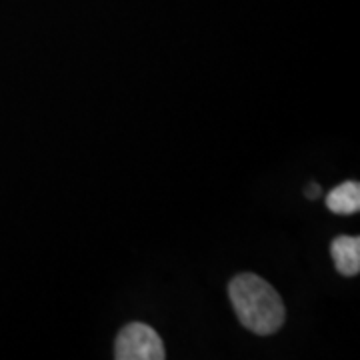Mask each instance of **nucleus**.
Masks as SVG:
<instances>
[{"instance_id": "f257e3e1", "label": "nucleus", "mask_w": 360, "mask_h": 360, "mask_svg": "<svg viewBox=\"0 0 360 360\" xmlns=\"http://www.w3.org/2000/svg\"><path fill=\"white\" fill-rule=\"evenodd\" d=\"M231 302L240 324L258 336L274 335L286 319L281 295L264 278L243 272L229 286Z\"/></svg>"}, {"instance_id": "7ed1b4c3", "label": "nucleus", "mask_w": 360, "mask_h": 360, "mask_svg": "<svg viewBox=\"0 0 360 360\" xmlns=\"http://www.w3.org/2000/svg\"><path fill=\"white\" fill-rule=\"evenodd\" d=\"M336 270L342 276H356L360 270V238L359 236H338L330 246Z\"/></svg>"}, {"instance_id": "39448f33", "label": "nucleus", "mask_w": 360, "mask_h": 360, "mask_svg": "<svg viewBox=\"0 0 360 360\" xmlns=\"http://www.w3.org/2000/svg\"><path fill=\"white\" fill-rule=\"evenodd\" d=\"M319 193H321V186H319V184H310L309 188H307V196H309V198H316Z\"/></svg>"}, {"instance_id": "f03ea898", "label": "nucleus", "mask_w": 360, "mask_h": 360, "mask_svg": "<svg viewBox=\"0 0 360 360\" xmlns=\"http://www.w3.org/2000/svg\"><path fill=\"white\" fill-rule=\"evenodd\" d=\"M115 356L118 360H162L165 342L153 326L130 322L116 336Z\"/></svg>"}, {"instance_id": "20e7f679", "label": "nucleus", "mask_w": 360, "mask_h": 360, "mask_svg": "<svg viewBox=\"0 0 360 360\" xmlns=\"http://www.w3.org/2000/svg\"><path fill=\"white\" fill-rule=\"evenodd\" d=\"M326 206L336 214H354L360 210V184L356 180H347L338 184L326 196Z\"/></svg>"}]
</instances>
